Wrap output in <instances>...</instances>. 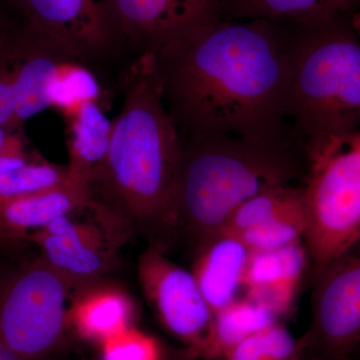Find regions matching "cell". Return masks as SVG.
Wrapping results in <instances>:
<instances>
[{"instance_id": "cell-5", "label": "cell", "mask_w": 360, "mask_h": 360, "mask_svg": "<svg viewBox=\"0 0 360 360\" xmlns=\"http://www.w3.org/2000/svg\"><path fill=\"white\" fill-rule=\"evenodd\" d=\"M307 144L302 186L312 283L360 241V129Z\"/></svg>"}, {"instance_id": "cell-13", "label": "cell", "mask_w": 360, "mask_h": 360, "mask_svg": "<svg viewBox=\"0 0 360 360\" xmlns=\"http://www.w3.org/2000/svg\"><path fill=\"white\" fill-rule=\"evenodd\" d=\"M309 269L304 241L279 250L250 251L243 281L245 297L266 307L279 319L292 309Z\"/></svg>"}, {"instance_id": "cell-28", "label": "cell", "mask_w": 360, "mask_h": 360, "mask_svg": "<svg viewBox=\"0 0 360 360\" xmlns=\"http://www.w3.org/2000/svg\"><path fill=\"white\" fill-rule=\"evenodd\" d=\"M32 160V156H0V174L11 172L25 165L28 161Z\"/></svg>"}, {"instance_id": "cell-12", "label": "cell", "mask_w": 360, "mask_h": 360, "mask_svg": "<svg viewBox=\"0 0 360 360\" xmlns=\"http://www.w3.org/2000/svg\"><path fill=\"white\" fill-rule=\"evenodd\" d=\"M4 51L13 82L16 125L21 129L26 120L49 108L52 79L59 66L75 58L18 25L7 37Z\"/></svg>"}, {"instance_id": "cell-32", "label": "cell", "mask_w": 360, "mask_h": 360, "mask_svg": "<svg viewBox=\"0 0 360 360\" xmlns=\"http://www.w3.org/2000/svg\"><path fill=\"white\" fill-rule=\"evenodd\" d=\"M352 22H354L355 30H356L360 37V11L352 15Z\"/></svg>"}, {"instance_id": "cell-29", "label": "cell", "mask_w": 360, "mask_h": 360, "mask_svg": "<svg viewBox=\"0 0 360 360\" xmlns=\"http://www.w3.org/2000/svg\"><path fill=\"white\" fill-rule=\"evenodd\" d=\"M0 360H40L26 359V357L20 356V355L14 354L13 352L9 350L8 348L4 347L0 345Z\"/></svg>"}, {"instance_id": "cell-17", "label": "cell", "mask_w": 360, "mask_h": 360, "mask_svg": "<svg viewBox=\"0 0 360 360\" xmlns=\"http://www.w3.org/2000/svg\"><path fill=\"white\" fill-rule=\"evenodd\" d=\"M134 307L124 291L97 283L77 291L68 312L70 326L78 335L103 343L131 328Z\"/></svg>"}, {"instance_id": "cell-24", "label": "cell", "mask_w": 360, "mask_h": 360, "mask_svg": "<svg viewBox=\"0 0 360 360\" xmlns=\"http://www.w3.org/2000/svg\"><path fill=\"white\" fill-rule=\"evenodd\" d=\"M298 338L277 322L229 350L221 360H298Z\"/></svg>"}, {"instance_id": "cell-18", "label": "cell", "mask_w": 360, "mask_h": 360, "mask_svg": "<svg viewBox=\"0 0 360 360\" xmlns=\"http://www.w3.org/2000/svg\"><path fill=\"white\" fill-rule=\"evenodd\" d=\"M278 319L266 307L243 296L215 312L207 335L200 347L184 354L193 360H221L232 348L258 331L277 323Z\"/></svg>"}, {"instance_id": "cell-23", "label": "cell", "mask_w": 360, "mask_h": 360, "mask_svg": "<svg viewBox=\"0 0 360 360\" xmlns=\"http://www.w3.org/2000/svg\"><path fill=\"white\" fill-rule=\"evenodd\" d=\"M68 168L39 158L0 174V205L68 182Z\"/></svg>"}, {"instance_id": "cell-11", "label": "cell", "mask_w": 360, "mask_h": 360, "mask_svg": "<svg viewBox=\"0 0 360 360\" xmlns=\"http://www.w3.org/2000/svg\"><path fill=\"white\" fill-rule=\"evenodd\" d=\"M70 215L58 217L28 239L41 248L42 257L73 290L79 291L99 283L110 269V255L94 225L75 221Z\"/></svg>"}, {"instance_id": "cell-6", "label": "cell", "mask_w": 360, "mask_h": 360, "mask_svg": "<svg viewBox=\"0 0 360 360\" xmlns=\"http://www.w3.org/2000/svg\"><path fill=\"white\" fill-rule=\"evenodd\" d=\"M72 285L44 257L0 279V345L40 359L58 347L68 322Z\"/></svg>"}, {"instance_id": "cell-26", "label": "cell", "mask_w": 360, "mask_h": 360, "mask_svg": "<svg viewBox=\"0 0 360 360\" xmlns=\"http://www.w3.org/2000/svg\"><path fill=\"white\" fill-rule=\"evenodd\" d=\"M0 127L9 130H21L16 125L13 82L4 51V45L0 49Z\"/></svg>"}, {"instance_id": "cell-9", "label": "cell", "mask_w": 360, "mask_h": 360, "mask_svg": "<svg viewBox=\"0 0 360 360\" xmlns=\"http://www.w3.org/2000/svg\"><path fill=\"white\" fill-rule=\"evenodd\" d=\"M139 278L146 300L168 333L186 345V352L200 347L213 314L193 272L148 248L139 258Z\"/></svg>"}, {"instance_id": "cell-22", "label": "cell", "mask_w": 360, "mask_h": 360, "mask_svg": "<svg viewBox=\"0 0 360 360\" xmlns=\"http://www.w3.org/2000/svg\"><path fill=\"white\" fill-rule=\"evenodd\" d=\"M305 202V201H304ZM307 232L305 205L277 215L264 224L236 234L251 252L283 250L304 241Z\"/></svg>"}, {"instance_id": "cell-14", "label": "cell", "mask_w": 360, "mask_h": 360, "mask_svg": "<svg viewBox=\"0 0 360 360\" xmlns=\"http://www.w3.org/2000/svg\"><path fill=\"white\" fill-rule=\"evenodd\" d=\"M250 250L238 236L221 231L195 255L193 272L212 314L238 300Z\"/></svg>"}, {"instance_id": "cell-16", "label": "cell", "mask_w": 360, "mask_h": 360, "mask_svg": "<svg viewBox=\"0 0 360 360\" xmlns=\"http://www.w3.org/2000/svg\"><path fill=\"white\" fill-rule=\"evenodd\" d=\"M65 122L68 182L89 194L92 174L108 153L112 120H108L99 103L90 101L66 116Z\"/></svg>"}, {"instance_id": "cell-2", "label": "cell", "mask_w": 360, "mask_h": 360, "mask_svg": "<svg viewBox=\"0 0 360 360\" xmlns=\"http://www.w3.org/2000/svg\"><path fill=\"white\" fill-rule=\"evenodd\" d=\"M122 87V110L90 179L89 198L148 248L167 255L177 245L182 137L165 105L153 53L127 66Z\"/></svg>"}, {"instance_id": "cell-3", "label": "cell", "mask_w": 360, "mask_h": 360, "mask_svg": "<svg viewBox=\"0 0 360 360\" xmlns=\"http://www.w3.org/2000/svg\"><path fill=\"white\" fill-rule=\"evenodd\" d=\"M307 169V141L290 122L258 136L182 139L177 245L194 257L239 205L272 187L302 184Z\"/></svg>"}, {"instance_id": "cell-19", "label": "cell", "mask_w": 360, "mask_h": 360, "mask_svg": "<svg viewBox=\"0 0 360 360\" xmlns=\"http://www.w3.org/2000/svg\"><path fill=\"white\" fill-rule=\"evenodd\" d=\"M224 20H321L352 15L360 0H221Z\"/></svg>"}, {"instance_id": "cell-30", "label": "cell", "mask_w": 360, "mask_h": 360, "mask_svg": "<svg viewBox=\"0 0 360 360\" xmlns=\"http://www.w3.org/2000/svg\"><path fill=\"white\" fill-rule=\"evenodd\" d=\"M345 360H360V338Z\"/></svg>"}, {"instance_id": "cell-7", "label": "cell", "mask_w": 360, "mask_h": 360, "mask_svg": "<svg viewBox=\"0 0 360 360\" xmlns=\"http://www.w3.org/2000/svg\"><path fill=\"white\" fill-rule=\"evenodd\" d=\"M309 328L298 338L305 360H345L360 338V250H350L311 283Z\"/></svg>"}, {"instance_id": "cell-15", "label": "cell", "mask_w": 360, "mask_h": 360, "mask_svg": "<svg viewBox=\"0 0 360 360\" xmlns=\"http://www.w3.org/2000/svg\"><path fill=\"white\" fill-rule=\"evenodd\" d=\"M90 202L89 194L70 182L0 205V243L28 239L30 232L44 229L58 217L70 214Z\"/></svg>"}, {"instance_id": "cell-20", "label": "cell", "mask_w": 360, "mask_h": 360, "mask_svg": "<svg viewBox=\"0 0 360 360\" xmlns=\"http://www.w3.org/2000/svg\"><path fill=\"white\" fill-rule=\"evenodd\" d=\"M304 205V193L302 184L272 187L239 205L225 222L221 231L239 234L277 215Z\"/></svg>"}, {"instance_id": "cell-33", "label": "cell", "mask_w": 360, "mask_h": 360, "mask_svg": "<svg viewBox=\"0 0 360 360\" xmlns=\"http://www.w3.org/2000/svg\"><path fill=\"white\" fill-rule=\"evenodd\" d=\"M170 360H186V354H184V355H181V356H180L179 359H172Z\"/></svg>"}, {"instance_id": "cell-21", "label": "cell", "mask_w": 360, "mask_h": 360, "mask_svg": "<svg viewBox=\"0 0 360 360\" xmlns=\"http://www.w3.org/2000/svg\"><path fill=\"white\" fill-rule=\"evenodd\" d=\"M84 63L77 58L65 61L47 92L49 108L58 110L63 118L75 112L82 104L99 103L103 94L96 75Z\"/></svg>"}, {"instance_id": "cell-34", "label": "cell", "mask_w": 360, "mask_h": 360, "mask_svg": "<svg viewBox=\"0 0 360 360\" xmlns=\"http://www.w3.org/2000/svg\"><path fill=\"white\" fill-rule=\"evenodd\" d=\"M298 360H304V359H300H300H298Z\"/></svg>"}, {"instance_id": "cell-27", "label": "cell", "mask_w": 360, "mask_h": 360, "mask_svg": "<svg viewBox=\"0 0 360 360\" xmlns=\"http://www.w3.org/2000/svg\"><path fill=\"white\" fill-rule=\"evenodd\" d=\"M14 20L11 11L6 4V0H0V49L6 44L7 37L13 32Z\"/></svg>"}, {"instance_id": "cell-4", "label": "cell", "mask_w": 360, "mask_h": 360, "mask_svg": "<svg viewBox=\"0 0 360 360\" xmlns=\"http://www.w3.org/2000/svg\"><path fill=\"white\" fill-rule=\"evenodd\" d=\"M352 15L281 20L286 37V115L307 143L360 129V37Z\"/></svg>"}, {"instance_id": "cell-31", "label": "cell", "mask_w": 360, "mask_h": 360, "mask_svg": "<svg viewBox=\"0 0 360 360\" xmlns=\"http://www.w3.org/2000/svg\"><path fill=\"white\" fill-rule=\"evenodd\" d=\"M11 131H13V130H9L4 129V127H0V155H1L2 149H4V146H6L7 137H8V135Z\"/></svg>"}, {"instance_id": "cell-1", "label": "cell", "mask_w": 360, "mask_h": 360, "mask_svg": "<svg viewBox=\"0 0 360 360\" xmlns=\"http://www.w3.org/2000/svg\"><path fill=\"white\" fill-rule=\"evenodd\" d=\"M153 56L165 105L182 139L258 136L290 123L283 21H212Z\"/></svg>"}, {"instance_id": "cell-10", "label": "cell", "mask_w": 360, "mask_h": 360, "mask_svg": "<svg viewBox=\"0 0 360 360\" xmlns=\"http://www.w3.org/2000/svg\"><path fill=\"white\" fill-rule=\"evenodd\" d=\"M122 41L155 53L198 26L222 18L221 0H111Z\"/></svg>"}, {"instance_id": "cell-8", "label": "cell", "mask_w": 360, "mask_h": 360, "mask_svg": "<svg viewBox=\"0 0 360 360\" xmlns=\"http://www.w3.org/2000/svg\"><path fill=\"white\" fill-rule=\"evenodd\" d=\"M14 23L86 61L122 41L111 0H6Z\"/></svg>"}, {"instance_id": "cell-25", "label": "cell", "mask_w": 360, "mask_h": 360, "mask_svg": "<svg viewBox=\"0 0 360 360\" xmlns=\"http://www.w3.org/2000/svg\"><path fill=\"white\" fill-rule=\"evenodd\" d=\"M103 360H163L162 347L153 336L129 328L101 343Z\"/></svg>"}]
</instances>
